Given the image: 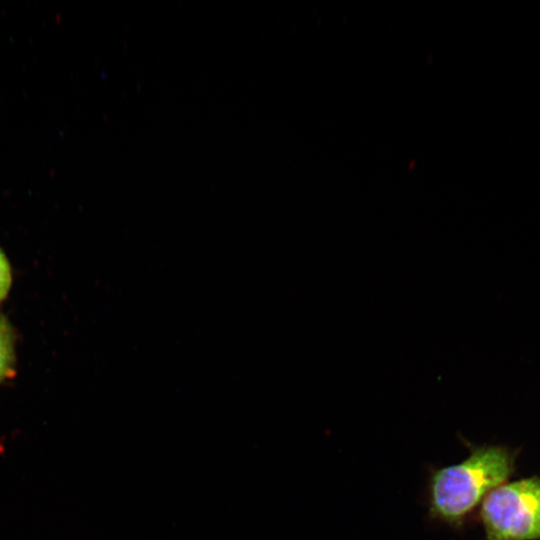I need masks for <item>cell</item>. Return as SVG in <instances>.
I'll return each instance as SVG.
<instances>
[{"label": "cell", "mask_w": 540, "mask_h": 540, "mask_svg": "<svg viewBox=\"0 0 540 540\" xmlns=\"http://www.w3.org/2000/svg\"><path fill=\"white\" fill-rule=\"evenodd\" d=\"M515 456L506 447L471 449L464 461L433 471L429 481V512L452 526L464 519L486 495L514 471Z\"/></svg>", "instance_id": "1"}, {"label": "cell", "mask_w": 540, "mask_h": 540, "mask_svg": "<svg viewBox=\"0 0 540 540\" xmlns=\"http://www.w3.org/2000/svg\"><path fill=\"white\" fill-rule=\"evenodd\" d=\"M480 516L487 540L540 539V478L496 487L483 499Z\"/></svg>", "instance_id": "2"}, {"label": "cell", "mask_w": 540, "mask_h": 540, "mask_svg": "<svg viewBox=\"0 0 540 540\" xmlns=\"http://www.w3.org/2000/svg\"><path fill=\"white\" fill-rule=\"evenodd\" d=\"M18 334L6 314L0 311V386L16 375Z\"/></svg>", "instance_id": "3"}, {"label": "cell", "mask_w": 540, "mask_h": 540, "mask_svg": "<svg viewBox=\"0 0 540 540\" xmlns=\"http://www.w3.org/2000/svg\"><path fill=\"white\" fill-rule=\"evenodd\" d=\"M13 285V269L11 262L0 246V304L9 296Z\"/></svg>", "instance_id": "4"}]
</instances>
